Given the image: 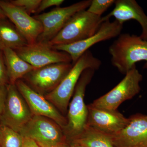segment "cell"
I'll list each match as a JSON object with an SVG mask.
<instances>
[{"label": "cell", "mask_w": 147, "mask_h": 147, "mask_svg": "<svg viewBox=\"0 0 147 147\" xmlns=\"http://www.w3.org/2000/svg\"><path fill=\"white\" fill-rule=\"evenodd\" d=\"M41 0H11L10 2L30 15L36 13Z\"/></svg>", "instance_id": "7402d4cb"}, {"label": "cell", "mask_w": 147, "mask_h": 147, "mask_svg": "<svg viewBox=\"0 0 147 147\" xmlns=\"http://www.w3.org/2000/svg\"><path fill=\"white\" fill-rule=\"evenodd\" d=\"M0 7L12 24L24 36L28 44L37 42L42 32V24L9 1L0 0Z\"/></svg>", "instance_id": "4fadbf2b"}, {"label": "cell", "mask_w": 147, "mask_h": 147, "mask_svg": "<svg viewBox=\"0 0 147 147\" xmlns=\"http://www.w3.org/2000/svg\"><path fill=\"white\" fill-rule=\"evenodd\" d=\"M18 91L24 98L33 115L50 119L63 129L67 124V119L42 95L37 92L24 81L19 79L15 83Z\"/></svg>", "instance_id": "7c38bea8"}, {"label": "cell", "mask_w": 147, "mask_h": 147, "mask_svg": "<svg viewBox=\"0 0 147 147\" xmlns=\"http://www.w3.org/2000/svg\"><path fill=\"white\" fill-rule=\"evenodd\" d=\"M101 65V61L88 50L73 65L71 70L58 87L44 97L61 112L66 114L76 84L83 71L88 68L97 70Z\"/></svg>", "instance_id": "7a4b0ae2"}, {"label": "cell", "mask_w": 147, "mask_h": 147, "mask_svg": "<svg viewBox=\"0 0 147 147\" xmlns=\"http://www.w3.org/2000/svg\"><path fill=\"white\" fill-rule=\"evenodd\" d=\"M7 94V86H0V117L4 109Z\"/></svg>", "instance_id": "d4e9b609"}, {"label": "cell", "mask_w": 147, "mask_h": 147, "mask_svg": "<svg viewBox=\"0 0 147 147\" xmlns=\"http://www.w3.org/2000/svg\"><path fill=\"white\" fill-rule=\"evenodd\" d=\"M24 139L19 132L0 124V147H21Z\"/></svg>", "instance_id": "ffe728a7"}, {"label": "cell", "mask_w": 147, "mask_h": 147, "mask_svg": "<svg viewBox=\"0 0 147 147\" xmlns=\"http://www.w3.org/2000/svg\"><path fill=\"white\" fill-rule=\"evenodd\" d=\"M72 66L71 63L53 64L35 69L23 78L33 90L45 95L58 87Z\"/></svg>", "instance_id": "52a82bcc"}, {"label": "cell", "mask_w": 147, "mask_h": 147, "mask_svg": "<svg viewBox=\"0 0 147 147\" xmlns=\"http://www.w3.org/2000/svg\"><path fill=\"white\" fill-rule=\"evenodd\" d=\"M7 94L4 109L0 117V124L19 132L33 115L15 84L7 86Z\"/></svg>", "instance_id": "9c48e42d"}, {"label": "cell", "mask_w": 147, "mask_h": 147, "mask_svg": "<svg viewBox=\"0 0 147 147\" xmlns=\"http://www.w3.org/2000/svg\"><path fill=\"white\" fill-rule=\"evenodd\" d=\"M70 147H83L82 146H80V145L76 144H74Z\"/></svg>", "instance_id": "83f0119b"}, {"label": "cell", "mask_w": 147, "mask_h": 147, "mask_svg": "<svg viewBox=\"0 0 147 147\" xmlns=\"http://www.w3.org/2000/svg\"><path fill=\"white\" fill-rule=\"evenodd\" d=\"M111 63L121 73L125 75L137 62L146 61L147 68V41L140 36L121 34L109 48Z\"/></svg>", "instance_id": "6da1fadb"}, {"label": "cell", "mask_w": 147, "mask_h": 147, "mask_svg": "<svg viewBox=\"0 0 147 147\" xmlns=\"http://www.w3.org/2000/svg\"><path fill=\"white\" fill-rule=\"evenodd\" d=\"M116 1L114 0H92L91 3L87 9L90 13L102 16L104 12L113 4Z\"/></svg>", "instance_id": "44dd1931"}, {"label": "cell", "mask_w": 147, "mask_h": 147, "mask_svg": "<svg viewBox=\"0 0 147 147\" xmlns=\"http://www.w3.org/2000/svg\"><path fill=\"white\" fill-rule=\"evenodd\" d=\"M6 16L3 9L0 7V20L6 19Z\"/></svg>", "instance_id": "4316f807"}, {"label": "cell", "mask_w": 147, "mask_h": 147, "mask_svg": "<svg viewBox=\"0 0 147 147\" xmlns=\"http://www.w3.org/2000/svg\"><path fill=\"white\" fill-rule=\"evenodd\" d=\"M15 51L35 68L55 63H71V57L67 53L55 49L48 42H36L28 44Z\"/></svg>", "instance_id": "8fae6325"}, {"label": "cell", "mask_w": 147, "mask_h": 147, "mask_svg": "<svg viewBox=\"0 0 147 147\" xmlns=\"http://www.w3.org/2000/svg\"><path fill=\"white\" fill-rule=\"evenodd\" d=\"M91 3V0H84L68 6L57 7L49 12L35 15L34 18L41 23L43 28L37 42L50 41L60 31L72 16L79 11L86 10Z\"/></svg>", "instance_id": "8992f818"}, {"label": "cell", "mask_w": 147, "mask_h": 147, "mask_svg": "<svg viewBox=\"0 0 147 147\" xmlns=\"http://www.w3.org/2000/svg\"><path fill=\"white\" fill-rule=\"evenodd\" d=\"M103 22L102 16L90 13L87 9L81 11L72 16L57 35L47 42L54 46L84 40L94 34Z\"/></svg>", "instance_id": "277c9868"}, {"label": "cell", "mask_w": 147, "mask_h": 147, "mask_svg": "<svg viewBox=\"0 0 147 147\" xmlns=\"http://www.w3.org/2000/svg\"><path fill=\"white\" fill-rule=\"evenodd\" d=\"M123 24L117 20L103 21L97 32L89 38L71 44L56 45L54 48L63 51L71 57V63L74 64L80 57L89 49L98 42L117 37L121 34Z\"/></svg>", "instance_id": "30bf717a"}, {"label": "cell", "mask_w": 147, "mask_h": 147, "mask_svg": "<svg viewBox=\"0 0 147 147\" xmlns=\"http://www.w3.org/2000/svg\"><path fill=\"white\" fill-rule=\"evenodd\" d=\"M2 51L9 84H15L18 80L36 69L20 57L14 50L4 48Z\"/></svg>", "instance_id": "e0dca14e"}, {"label": "cell", "mask_w": 147, "mask_h": 147, "mask_svg": "<svg viewBox=\"0 0 147 147\" xmlns=\"http://www.w3.org/2000/svg\"><path fill=\"white\" fill-rule=\"evenodd\" d=\"M19 133L30 138L42 147H51L60 144L66 139L61 127L50 119L33 115Z\"/></svg>", "instance_id": "ba28073f"}, {"label": "cell", "mask_w": 147, "mask_h": 147, "mask_svg": "<svg viewBox=\"0 0 147 147\" xmlns=\"http://www.w3.org/2000/svg\"><path fill=\"white\" fill-rule=\"evenodd\" d=\"M142 80L143 76L135 65L113 89L94 100L90 105L105 110H117L123 102L139 93L141 89L140 83Z\"/></svg>", "instance_id": "5b68a950"}, {"label": "cell", "mask_w": 147, "mask_h": 147, "mask_svg": "<svg viewBox=\"0 0 147 147\" xmlns=\"http://www.w3.org/2000/svg\"><path fill=\"white\" fill-rule=\"evenodd\" d=\"M21 147H42L40 146L34 140L30 138L24 137L23 144Z\"/></svg>", "instance_id": "484cf974"}, {"label": "cell", "mask_w": 147, "mask_h": 147, "mask_svg": "<svg viewBox=\"0 0 147 147\" xmlns=\"http://www.w3.org/2000/svg\"><path fill=\"white\" fill-rule=\"evenodd\" d=\"M71 140L83 147H114L110 135L87 125L81 134Z\"/></svg>", "instance_id": "d6986e66"}, {"label": "cell", "mask_w": 147, "mask_h": 147, "mask_svg": "<svg viewBox=\"0 0 147 147\" xmlns=\"http://www.w3.org/2000/svg\"><path fill=\"white\" fill-rule=\"evenodd\" d=\"M1 50V47H0V50Z\"/></svg>", "instance_id": "f546056e"}, {"label": "cell", "mask_w": 147, "mask_h": 147, "mask_svg": "<svg viewBox=\"0 0 147 147\" xmlns=\"http://www.w3.org/2000/svg\"><path fill=\"white\" fill-rule=\"evenodd\" d=\"M28 44L24 36L12 23L6 19L0 20V47L2 50L9 48L15 51Z\"/></svg>", "instance_id": "ac0fdd59"}, {"label": "cell", "mask_w": 147, "mask_h": 147, "mask_svg": "<svg viewBox=\"0 0 147 147\" xmlns=\"http://www.w3.org/2000/svg\"><path fill=\"white\" fill-rule=\"evenodd\" d=\"M87 125L110 136L118 133L127 125L129 119L125 117L117 110H110L96 108L90 104Z\"/></svg>", "instance_id": "9a60e30c"}, {"label": "cell", "mask_w": 147, "mask_h": 147, "mask_svg": "<svg viewBox=\"0 0 147 147\" xmlns=\"http://www.w3.org/2000/svg\"><path fill=\"white\" fill-rule=\"evenodd\" d=\"M115 8L106 16L102 17L103 21L114 17L115 20L123 24L130 20L137 21L142 28L140 36L147 41V16L142 7L135 0H117Z\"/></svg>", "instance_id": "2e32d148"}, {"label": "cell", "mask_w": 147, "mask_h": 147, "mask_svg": "<svg viewBox=\"0 0 147 147\" xmlns=\"http://www.w3.org/2000/svg\"><path fill=\"white\" fill-rule=\"evenodd\" d=\"M64 2L63 0H41L36 13H40L51 7L59 6Z\"/></svg>", "instance_id": "cb8c5ba5"}, {"label": "cell", "mask_w": 147, "mask_h": 147, "mask_svg": "<svg viewBox=\"0 0 147 147\" xmlns=\"http://www.w3.org/2000/svg\"><path fill=\"white\" fill-rule=\"evenodd\" d=\"M51 147H63L62 146H60V145H58V146H55Z\"/></svg>", "instance_id": "f1b7e54d"}, {"label": "cell", "mask_w": 147, "mask_h": 147, "mask_svg": "<svg viewBox=\"0 0 147 147\" xmlns=\"http://www.w3.org/2000/svg\"><path fill=\"white\" fill-rule=\"evenodd\" d=\"M9 84L7 70L2 50H0V86H7Z\"/></svg>", "instance_id": "603a6c76"}, {"label": "cell", "mask_w": 147, "mask_h": 147, "mask_svg": "<svg viewBox=\"0 0 147 147\" xmlns=\"http://www.w3.org/2000/svg\"><path fill=\"white\" fill-rule=\"evenodd\" d=\"M127 125L110 136L114 147H147V115L135 114Z\"/></svg>", "instance_id": "5bb4252c"}, {"label": "cell", "mask_w": 147, "mask_h": 147, "mask_svg": "<svg viewBox=\"0 0 147 147\" xmlns=\"http://www.w3.org/2000/svg\"><path fill=\"white\" fill-rule=\"evenodd\" d=\"M95 71L91 68L85 69L76 84L69 106L67 124L62 129L66 139L71 140L79 136L86 126L88 111L84 102V96L87 86Z\"/></svg>", "instance_id": "3957f363"}]
</instances>
